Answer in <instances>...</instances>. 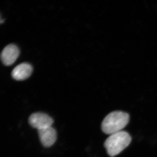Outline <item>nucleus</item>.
<instances>
[{
	"instance_id": "obj_5",
	"label": "nucleus",
	"mask_w": 157,
	"mask_h": 157,
	"mask_svg": "<svg viewBox=\"0 0 157 157\" xmlns=\"http://www.w3.org/2000/svg\"><path fill=\"white\" fill-rule=\"evenodd\" d=\"M19 48L14 44H10L3 49L1 53V59L6 66L12 65L19 56Z\"/></svg>"
},
{
	"instance_id": "obj_1",
	"label": "nucleus",
	"mask_w": 157,
	"mask_h": 157,
	"mask_svg": "<svg viewBox=\"0 0 157 157\" xmlns=\"http://www.w3.org/2000/svg\"><path fill=\"white\" fill-rule=\"evenodd\" d=\"M130 116L127 113L114 111L106 117L101 124V129L107 135L121 132L129 123Z\"/></svg>"
},
{
	"instance_id": "obj_3",
	"label": "nucleus",
	"mask_w": 157,
	"mask_h": 157,
	"mask_svg": "<svg viewBox=\"0 0 157 157\" xmlns=\"http://www.w3.org/2000/svg\"><path fill=\"white\" fill-rule=\"evenodd\" d=\"M53 122L52 118L48 114L42 113H33L29 118V123L30 125L38 130L51 127Z\"/></svg>"
},
{
	"instance_id": "obj_2",
	"label": "nucleus",
	"mask_w": 157,
	"mask_h": 157,
	"mask_svg": "<svg viewBox=\"0 0 157 157\" xmlns=\"http://www.w3.org/2000/svg\"><path fill=\"white\" fill-rule=\"evenodd\" d=\"M132 139L128 132L121 131L109 135L104 142V147L109 156H115L128 146Z\"/></svg>"
},
{
	"instance_id": "obj_4",
	"label": "nucleus",
	"mask_w": 157,
	"mask_h": 157,
	"mask_svg": "<svg viewBox=\"0 0 157 157\" xmlns=\"http://www.w3.org/2000/svg\"><path fill=\"white\" fill-rule=\"evenodd\" d=\"M39 140L44 147H49L53 145L57 139V133L52 127L38 130Z\"/></svg>"
},
{
	"instance_id": "obj_6",
	"label": "nucleus",
	"mask_w": 157,
	"mask_h": 157,
	"mask_svg": "<svg viewBox=\"0 0 157 157\" xmlns=\"http://www.w3.org/2000/svg\"><path fill=\"white\" fill-rule=\"evenodd\" d=\"M32 66L27 63L17 65L12 70L11 76L17 80H23L29 77L33 72Z\"/></svg>"
}]
</instances>
